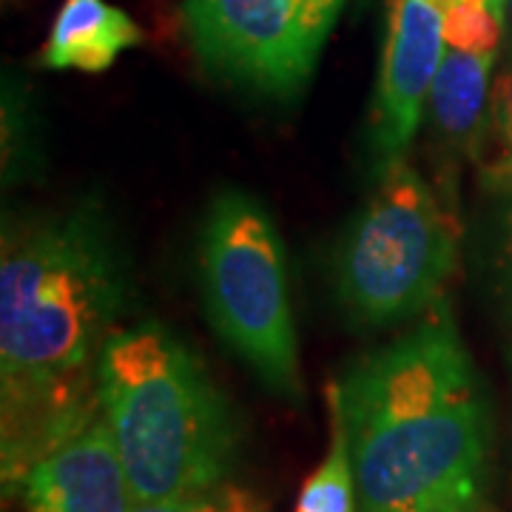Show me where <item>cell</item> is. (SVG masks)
Segmentation results:
<instances>
[{"instance_id":"obj_1","label":"cell","mask_w":512,"mask_h":512,"mask_svg":"<svg viewBox=\"0 0 512 512\" xmlns=\"http://www.w3.org/2000/svg\"><path fill=\"white\" fill-rule=\"evenodd\" d=\"M126 299V268L100 208L6 228L0 259L3 481L100 410L97 370Z\"/></svg>"},{"instance_id":"obj_2","label":"cell","mask_w":512,"mask_h":512,"mask_svg":"<svg viewBox=\"0 0 512 512\" xmlns=\"http://www.w3.org/2000/svg\"><path fill=\"white\" fill-rule=\"evenodd\" d=\"M348 430L359 510L487 507L490 404L447 305L356 359L333 382Z\"/></svg>"},{"instance_id":"obj_3","label":"cell","mask_w":512,"mask_h":512,"mask_svg":"<svg viewBox=\"0 0 512 512\" xmlns=\"http://www.w3.org/2000/svg\"><path fill=\"white\" fill-rule=\"evenodd\" d=\"M100 410L134 504L217 490L239 456V419L194 350L157 322L117 328L97 370Z\"/></svg>"},{"instance_id":"obj_4","label":"cell","mask_w":512,"mask_h":512,"mask_svg":"<svg viewBox=\"0 0 512 512\" xmlns=\"http://www.w3.org/2000/svg\"><path fill=\"white\" fill-rule=\"evenodd\" d=\"M202 302L214 330L285 402L302 399L285 251L262 202L225 188L205 211L197 245Z\"/></svg>"},{"instance_id":"obj_5","label":"cell","mask_w":512,"mask_h":512,"mask_svg":"<svg viewBox=\"0 0 512 512\" xmlns=\"http://www.w3.org/2000/svg\"><path fill=\"white\" fill-rule=\"evenodd\" d=\"M453 265V220L402 157L379 171L376 191L339 239L333 288L353 322L384 328L436 305Z\"/></svg>"},{"instance_id":"obj_6","label":"cell","mask_w":512,"mask_h":512,"mask_svg":"<svg viewBox=\"0 0 512 512\" xmlns=\"http://www.w3.org/2000/svg\"><path fill=\"white\" fill-rule=\"evenodd\" d=\"M348 0H185L200 63L242 92L291 100L311 80Z\"/></svg>"},{"instance_id":"obj_7","label":"cell","mask_w":512,"mask_h":512,"mask_svg":"<svg viewBox=\"0 0 512 512\" xmlns=\"http://www.w3.org/2000/svg\"><path fill=\"white\" fill-rule=\"evenodd\" d=\"M444 57V0H387L379 83L370 111V148L384 171L402 160L427 117Z\"/></svg>"},{"instance_id":"obj_8","label":"cell","mask_w":512,"mask_h":512,"mask_svg":"<svg viewBox=\"0 0 512 512\" xmlns=\"http://www.w3.org/2000/svg\"><path fill=\"white\" fill-rule=\"evenodd\" d=\"M6 512H131L134 493L106 416L3 481Z\"/></svg>"},{"instance_id":"obj_9","label":"cell","mask_w":512,"mask_h":512,"mask_svg":"<svg viewBox=\"0 0 512 512\" xmlns=\"http://www.w3.org/2000/svg\"><path fill=\"white\" fill-rule=\"evenodd\" d=\"M140 43L143 29L137 20L109 0H63L43 43L40 63L55 72L100 74Z\"/></svg>"},{"instance_id":"obj_10","label":"cell","mask_w":512,"mask_h":512,"mask_svg":"<svg viewBox=\"0 0 512 512\" xmlns=\"http://www.w3.org/2000/svg\"><path fill=\"white\" fill-rule=\"evenodd\" d=\"M330 447L322 464L305 478L293 512H362L359 510V481L353 467L348 430L333 382L328 384Z\"/></svg>"},{"instance_id":"obj_11","label":"cell","mask_w":512,"mask_h":512,"mask_svg":"<svg viewBox=\"0 0 512 512\" xmlns=\"http://www.w3.org/2000/svg\"><path fill=\"white\" fill-rule=\"evenodd\" d=\"M478 183L493 197L512 194V32L507 35L495 72L487 120L473 146Z\"/></svg>"},{"instance_id":"obj_12","label":"cell","mask_w":512,"mask_h":512,"mask_svg":"<svg viewBox=\"0 0 512 512\" xmlns=\"http://www.w3.org/2000/svg\"><path fill=\"white\" fill-rule=\"evenodd\" d=\"M507 35V0H444V55L501 63Z\"/></svg>"},{"instance_id":"obj_13","label":"cell","mask_w":512,"mask_h":512,"mask_svg":"<svg viewBox=\"0 0 512 512\" xmlns=\"http://www.w3.org/2000/svg\"><path fill=\"white\" fill-rule=\"evenodd\" d=\"M495 200H498V208H495L493 231H490V268H493V291L501 319H504L512 359V194L495 197Z\"/></svg>"},{"instance_id":"obj_14","label":"cell","mask_w":512,"mask_h":512,"mask_svg":"<svg viewBox=\"0 0 512 512\" xmlns=\"http://www.w3.org/2000/svg\"><path fill=\"white\" fill-rule=\"evenodd\" d=\"M131 512H262V507L251 493L231 487V484H222L208 493L134 504Z\"/></svg>"},{"instance_id":"obj_15","label":"cell","mask_w":512,"mask_h":512,"mask_svg":"<svg viewBox=\"0 0 512 512\" xmlns=\"http://www.w3.org/2000/svg\"><path fill=\"white\" fill-rule=\"evenodd\" d=\"M507 15H510V32H512V0H507Z\"/></svg>"},{"instance_id":"obj_16","label":"cell","mask_w":512,"mask_h":512,"mask_svg":"<svg viewBox=\"0 0 512 512\" xmlns=\"http://www.w3.org/2000/svg\"><path fill=\"white\" fill-rule=\"evenodd\" d=\"M470 512H490V507H481V510H470Z\"/></svg>"}]
</instances>
